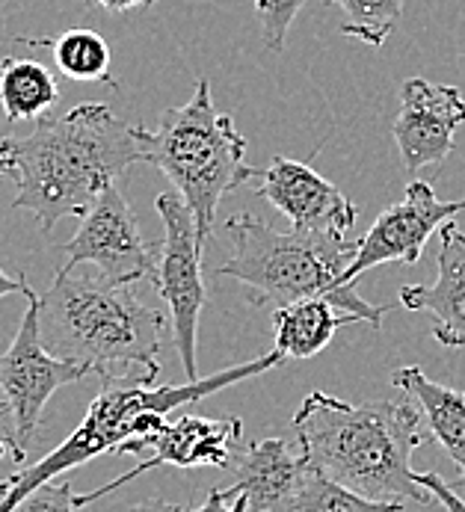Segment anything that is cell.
Returning a JSON list of instances; mask_svg holds the SVG:
<instances>
[{
    "label": "cell",
    "mask_w": 465,
    "mask_h": 512,
    "mask_svg": "<svg viewBox=\"0 0 465 512\" xmlns=\"http://www.w3.org/2000/svg\"><path fill=\"white\" fill-rule=\"evenodd\" d=\"M140 125L107 104H78L66 116H42L27 137H3L0 154L15 178V211H30L42 231L83 217L134 163H143Z\"/></svg>",
    "instance_id": "obj_1"
},
{
    "label": "cell",
    "mask_w": 465,
    "mask_h": 512,
    "mask_svg": "<svg viewBox=\"0 0 465 512\" xmlns=\"http://www.w3.org/2000/svg\"><path fill=\"white\" fill-rule=\"evenodd\" d=\"M294 433L311 471L368 498L436 504L412 468V453L427 436L421 412L409 400L347 403L311 391L294 415Z\"/></svg>",
    "instance_id": "obj_2"
},
{
    "label": "cell",
    "mask_w": 465,
    "mask_h": 512,
    "mask_svg": "<svg viewBox=\"0 0 465 512\" xmlns=\"http://www.w3.org/2000/svg\"><path fill=\"white\" fill-rule=\"evenodd\" d=\"M285 356L273 347L267 356L255 359V362H243V365L226 367L214 376H202L184 385H155L146 376L140 379H104V388L98 391V397L89 403L80 427L57 444L48 456H42L39 462L12 471L3 483H0V512H12L27 495H33L39 486L57 480L60 474L92 462L95 456L104 453H143V441L152 433H157L166 424V415L199 403L229 385H237L243 379L261 376L270 367L282 365Z\"/></svg>",
    "instance_id": "obj_3"
},
{
    "label": "cell",
    "mask_w": 465,
    "mask_h": 512,
    "mask_svg": "<svg viewBox=\"0 0 465 512\" xmlns=\"http://www.w3.org/2000/svg\"><path fill=\"white\" fill-rule=\"evenodd\" d=\"M166 317L149 308L134 285L104 276H75L60 267L39 296V332L45 347L98 379H125L134 367L149 382L160 373Z\"/></svg>",
    "instance_id": "obj_4"
},
{
    "label": "cell",
    "mask_w": 465,
    "mask_h": 512,
    "mask_svg": "<svg viewBox=\"0 0 465 512\" xmlns=\"http://www.w3.org/2000/svg\"><path fill=\"white\" fill-rule=\"evenodd\" d=\"M226 234L232 237V255L217 267V276L240 282L252 305L285 308L326 296L344 314L359 317V323L383 329V317L391 311L388 305H371L356 293V285H338L359 252L353 234L276 231L249 214H234L226 222Z\"/></svg>",
    "instance_id": "obj_5"
},
{
    "label": "cell",
    "mask_w": 465,
    "mask_h": 512,
    "mask_svg": "<svg viewBox=\"0 0 465 512\" xmlns=\"http://www.w3.org/2000/svg\"><path fill=\"white\" fill-rule=\"evenodd\" d=\"M143 163L160 169L190 208L199 243L208 246L220 202L249 181L258 169L246 166V137L229 113L211 98V80L202 77L187 104L160 113L155 131L137 128Z\"/></svg>",
    "instance_id": "obj_6"
},
{
    "label": "cell",
    "mask_w": 465,
    "mask_h": 512,
    "mask_svg": "<svg viewBox=\"0 0 465 512\" xmlns=\"http://www.w3.org/2000/svg\"><path fill=\"white\" fill-rule=\"evenodd\" d=\"M24 296H27V311L18 323L12 344L0 356V391H3L6 412L12 418L15 462H24V447L39 436L48 400L63 385H72L89 376L86 367L66 362L45 347L39 332V296L33 288Z\"/></svg>",
    "instance_id": "obj_7"
},
{
    "label": "cell",
    "mask_w": 465,
    "mask_h": 512,
    "mask_svg": "<svg viewBox=\"0 0 465 512\" xmlns=\"http://www.w3.org/2000/svg\"><path fill=\"white\" fill-rule=\"evenodd\" d=\"M157 214L163 222V243L157 258L155 288L169 305L175 350L184 367V382L202 379L196 365V338L199 317L205 308V282H202V252L196 220L178 193H160L155 199Z\"/></svg>",
    "instance_id": "obj_8"
},
{
    "label": "cell",
    "mask_w": 465,
    "mask_h": 512,
    "mask_svg": "<svg viewBox=\"0 0 465 512\" xmlns=\"http://www.w3.org/2000/svg\"><path fill=\"white\" fill-rule=\"evenodd\" d=\"M60 252L69 258L63 264L66 270H75L78 264H92L107 282L137 285L143 279L155 282L160 243L155 246L143 237L140 222L113 184L80 217L75 237L63 243Z\"/></svg>",
    "instance_id": "obj_9"
},
{
    "label": "cell",
    "mask_w": 465,
    "mask_h": 512,
    "mask_svg": "<svg viewBox=\"0 0 465 512\" xmlns=\"http://www.w3.org/2000/svg\"><path fill=\"white\" fill-rule=\"evenodd\" d=\"M465 211V199L460 202H442L433 193V184L427 181H409L403 202L386 208L371 231L359 237V252L353 264L341 276V288H350L362 273L380 267V264H403L412 267L421 261V252L427 240L445 228L457 214Z\"/></svg>",
    "instance_id": "obj_10"
},
{
    "label": "cell",
    "mask_w": 465,
    "mask_h": 512,
    "mask_svg": "<svg viewBox=\"0 0 465 512\" xmlns=\"http://www.w3.org/2000/svg\"><path fill=\"white\" fill-rule=\"evenodd\" d=\"M243 439V421L240 418H202V415H181L175 421H166L157 433L143 441V450H152L149 459H143L128 474L98 486L89 495H78V510L107 498L110 492L122 489L125 483L143 477L146 471L172 465V468H229L237 459V444Z\"/></svg>",
    "instance_id": "obj_11"
},
{
    "label": "cell",
    "mask_w": 465,
    "mask_h": 512,
    "mask_svg": "<svg viewBox=\"0 0 465 512\" xmlns=\"http://www.w3.org/2000/svg\"><path fill=\"white\" fill-rule=\"evenodd\" d=\"M465 122V98L457 86L409 77L400 86V110L394 116V143L403 169L418 172L439 166L454 151V134Z\"/></svg>",
    "instance_id": "obj_12"
},
{
    "label": "cell",
    "mask_w": 465,
    "mask_h": 512,
    "mask_svg": "<svg viewBox=\"0 0 465 512\" xmlns=\"http://www.w3.org/2000/svg\"><path fill=\"white\" fill-rule=\"evenodd\" d=\"M258 184V196L285 214L297 231L353 234L356 205L311 160L273 157L267 169H258Z\"/></svg>",
    "instance_id": "obj_13"
},
{
    "label": "cell",
    "mask_w": 465,
    "mask_h": 512,
    "mask_svg": "<svg viewBox=\"0 0 465 512\" xmlns=\"http://www.w3.org/2000/svg\"><path fill=\"white\" fill-rule=\"evenodd\" d=\"M234 492L246 495L249 512H294L309 465L285 439L249 444L234 459Z\"/></svg>",
    "instance_id": "obj_14"
},
{
    "label": "cell",
    "mask_w": 465,
    "mask_h": 512,
    "mask_svg": "<svg viewBox=\"0 0 465 512\" xmlns=\"http://www.w3.org/2000/svg\"><path fill=\"white\" fill-rule=\"evenodd\" d=\"M400 305L406 311H430L436 317L433 338L442 347H465V231L454 220L442 228L436 282L406 285Z\"/></svg>",
    "instance_id": "obj_15"
},
{
    "label": "cell",
    "mask_w": 465,
    "mask_h": 512,
    "mask_svg": "<svg viewBox=\"0 0 465 512\" xmlns=\"http://www.w3.org/2000/svg\"><path fill=\"white\" fill-rule=\"evenodd\" d=\"M391 382L421 406L430 439L442 444V450L460 468L465 483V391L430 379L418 365L397 367L391 373Z\"/></svg>",
    "instance_id": "obj_16"
},
{
    "label": "cell",
    "mask_w": 465,
    "mask_h": 512,
    "mask_svg": "<svg viewBox=\"0 0 465 512\" xmlns=\"http://www.w3.org/2000/svg\"><path fill=\"white\" fill-rule=\"evenodd\" d=\"M353 323H359V317L335 314V305L326 296L273 308L276 350L285 359H311L329 347V341L341 326H353Z\"/></svg>",
    "instance_id": "obj_17"
},
{
    "label": "cell",
    "mask_w": 465,
    "mask_h": 512,
    "mask_svg": "<svg viewBox=\"0 0 465 512\" xmlns=\"http://www.w3.org/2000/svg\"><path fill=\"white\" fill-rule=\"evenodd\" d=\"M60 98L54 72L39 60L3 57L0 60V107L9 122L42 119Z\"/></svg>",
    "instance_id": "obj_18"
},
{
    "label": "cell",
    "mask_w": 465,
    "mask_h": 512,
    "mask_svg": "<svg viewBox=\"0 0 465 512\" xmlns=\"http://www.w3.org/2000/svg\"><path fill=\"white\" fill-rule=\"evenodd\" d=\"M24 45H48L63 77L80 83H113L110 74V45L86 27H75L60 39H21Z\"/></svg>",
    "instance_id": "obj_19"
},
{
    "label": "cell",
    "mask_w": 465,
    "mask_h": 512,
    "mask_svg": "<svg viewBox=\"0 0 465 512\" xmlns=\"http://www.w3.org/2000/svg\"><path fill=\"white\" fill-rule=\"evenodd\" d=\"M294 512H403V501L368 498V495L347 489V486L309 468L306 483L297 495Z\"/></svg>",
    "instance_id": "obj_20"
},
{
    "label": "cell",
    "mask_w": 465,
    "mask_h": 512,
    "mask_svg": "<svg viewBox=\"0 0 465 512\" xmlns=\"http://www.w3.org/2000/svg\"><path fill=\"white\" fill-rule=\"evenodd\" d=\"M344 12L341 33L362 39L371 48H383L403 18V0H326Z\"/></svg>",
    "instance_id": "obj_21"
},
{
    "label": "cell",
    "mask_w": 465,
    "mask_h": 512,
    "mask_svg": "<svg viewBox=\"0 0 465 512\" xmlns=\"http://www.w3.org/2000/svg\"><path fill=\"white\" fill-rule=\"evenodd\" d=\"M303 6H306V0H255V12L261 21V36H264L267 51L279 54L285 48L288 30L294 27Z\"/></svg>",
    "instance_id": "obj_22"
},
{
    "label": "cell",
    "mask_w": 465,
    "mask_h": 512,
    "mask_svg": "<svg viewBox=\"0 0 465 512\" xmlns=\"http://www.w3.org/2000/svg\"><path fill=\"white\" fill-rule=\"evenodd\" d=\"M12 512H78V495L72 483H45L33 495H27Z\"/></svg>",
    "instance_id": "obj_23"
},
{
    "label": "cell",
    "mask_w": 465,
    "mask_h": 512,
    "mask_svg": "<svg viewBox=\"0 0 465 512\" xmlns=\"http://www.w3.org/2000/svg\"><path fill=\"white\" fill-rule=\"evenodd\" d=\"M184 512H249L246 495L229 489H211L202 507H184Z\"/></svg>",
    "instance_id": "obj_24"
},
{
    "label": "cell",
    "mask_w": 465,
    "mask_h": 512,
    "mask_svg": "<svg viewBox=\"0 0 465 512\" xmlns=\"http://www.w3.org/2000/svg\"><path fill=\"white\" fill-rule=\"evenodd\" d=\"M418 483L436 498V504H442L448 512H465V501L436 474V471H418Z\"/></svg>",
    "instance_id": "obj_25"
},
{
    "label": "cell",
    "mask_w": 465,
    "mask_h": 512,
    "mask_svg": "<svg viewBox=\"0 0 465 512\" xmlns=\"http://www.w3.org/2000/svg\"><path fill=\"white\" fill-rule=\"evenodd\" d=\"M30 291V285H27V279L24 276H9L3 267H0V299L3 296H12V293H27Z\"/></svg>",
    "instance_id": "obj_26"
},
{
    "label": "cell",
    "mask_w": 465,
    "mask_h": 512,
    "mask_svg": "<svg viewBox=\"0 0 465 512\" xmlns=\"http://www.w3.org/2000/svg\"><path fill=\"white\" fill-rule=\"evenodd\" d=\"M128 512H184V507H178V504H169V501H163V498H149V501H140V504H134Z\"/></svg>",
    "instance_id": "obj_27"
},
{
    "label": "cell",
    "mask_w": 465,
    "mask_h": 512,
    "mask_svg": "<svg viewBox=\"0 0 465 512\" xmlns=\"http://www.w3.org/2000/svg\"><path fill=\"white\" fill-rule=\"evenodd\" d=\"M95 6L107 9V12H128V9H140V6H149L155 0H92Z\"/></svg>",
    "instance_id": "obj_28"
},
{
    "label": "cell",
    "mask_w": 465,
    "mask_h": 512,
    "mask_svg": "<svg viewBox=\"0 0 465 512\" xmlns=\"http://www.w3.org/2000/svg\"><path fill=\"white\" fill-rule=\"evenodd\" d=\"M3 412H6V403H3V400H0V415H3ZM6 453H9V444H6V441L0 439V459H3V456H6Z\"/></svg>",
    "instance_id": "obj_29"
},
{
    "label": "cell",
    "mask_w": 465,
    "mask_h": 512,
    "mask_svg": "<svg viewBox=\"0 0 465 512\" xmlns=\"http://www.w3.org/2000/svg\"><path fill=\"white\" fill-rule=\"evenodd\" d=\"M0 175H9V163H6V157L0 154Z\"/></svg>",
    "instance_id": "obj_30"
},
{
    "label": "cell",
    "mask_w": 465,
    "mask_h": 512,
    "mask_svg": "<svg viewBox=\"0 0 465 512\" xmlns=\"http://www.w3.org/2000/svg\"><path fill=\"white\" fill-rule=\"evenodd\" d=\"M463 57H465V54H463Z\"/></svg>",
    "instance_id": "obj_31"
}]
</instances>
